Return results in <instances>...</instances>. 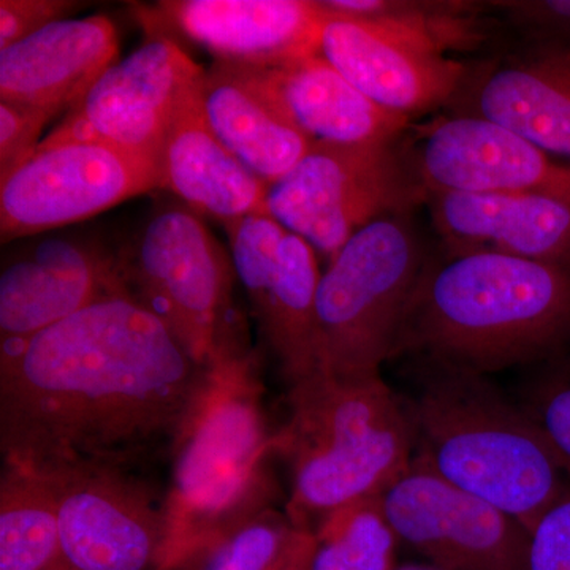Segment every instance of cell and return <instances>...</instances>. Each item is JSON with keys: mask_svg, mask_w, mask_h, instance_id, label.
<instances>
[{"mask_svg": "<svg viewBox=\"0 0 570 570\" xmlns=\"http://www.w3.org/2000/svg\"><path fill=\"white\" fill-rule=\"evenodd\" d=\"M227 66L311 146L393 142L409 124L371 102L321 55L279 66Z\"/></svg>", "mask_w": 570, "mask_h": 570, "instance_id": "cell-17", "label": "cell"}, {"mask_svg": "<svg viewBox=\"0 0 570 570\" xmlns=\"http://www.w3.org/2000/svg\"><path fill=\"white\" fill-rule=\"evenodd\" d=\"M223 227L230 243L235 275L249 296L255 316L275 283L281 245L287 230L269 214H250Z\"/></svg>", "mask_w": 570, "mask_h": 570, "instance_id": "cell-27", "label": "cell"}, {"mask_svg": "<svg viewBox=\"0 0 570 570\" xmlns=\"http://www.w3.org/2000/svg\"><path fill=\"white\" fill-rule=\"evenodd\" d=\"M393 570H444L439 569L436 566L433 564H404V566H396Z\"/></svg>", "mask_w": 570, "mask_h": 570, "instance_id": "cell-34", "label": "cell"}, {"mask_svg": "<svg viewBox=\"0 0 570 570\" xmlns=\"http://www.w3.org/2000/svg\"><path fill=\"white\" fill-rule=\"evenodd\" d=\"M400 542L444 570H530V531L412 460L382 494Z\"/></svg>", "mask_w": 570, "mask_h": 570, "instance_id": "cell-11", "label": "cell"}, {"mask_svg": "<svg viewBox=\"0 0 570 570\" xmlns=\"http://www.w3.org/2000/svg\"><path fill=\"white\" fill-rule=\"evenodd\" d=\"M204 75L176 41L156 37L105 70L40 142L100 141L157 164L179 105Z\"/></svg>", "mask_w": 570, "mask_h": 570, "instance_id": "cell-10", "label": "cell"}, {"mask_svg": "<svg viewBox=\"0 0 570 570\" xmlns=\"http://www.w3.org/2000/svg\"><path fill=\"white\" fill-rule=\"evenodd\" d=\"M456 97L463 99L461 116L497 124L570 160V47H528L468 71Z\"/></svg>", "mask_w": 570, "mask_h": 570, "instance_id": "cell-19", "label": "cell"}, {"mask_svg": "<svg viewBox=\"0 0 570 570\" xmlns=\"http://www.w3.org/2000/svg\"><path fill=\"white\" fill-rule=\"evenodd\" d=\"M160 187L159 167L100 141L39 145L0 179L2 243L81 223Z\"/></svg>", "mask_w": 570, "mask_h": 570, "instance_id": "cell-9", "label": "cell"}, {"mask_svg": "<svg viewBox=\"0 0 570 570\" xmlns=\"http://www.w3.org/2000/svg\"><path fill=\"white\" fill-rule=\"evenodd\" d=\"M118 261L130 295L198 365L247 354L234 317V264L202 216L184 205L157 208Z\"/></svg>", "mask_w": 570, "mask_h": 570, "instance_id": "cell-6", "label": "cell"}, {"mask_svg": "<svg viewBox=\"0 0 570 570\" xmlns=\"http://www.w3.org/2000/svg\"><path fill=\"white\" fill-rule=\"evenodd\" d=\"M307 532L296 528L287 512L268 508L175 564L184 570H281L299 549Z\"/></svg>", "mask_w": 570, "mask_h": 570, "instance_id": "cell-26", "label": "cell"}, {"mask_svg": "<svg viewBox=\"0 0 570 570\" xmlns=\"http://www.w3.org/2000/svg\"><path fill=\"white\" fill-rule=\"evenodd\" d=\"M198 102L214 137L268 187L309 151L311 142L227 63L214 61L205 70Z\"/></svg>", "mask_w": 570, "mask_h": 570, "instance_id": "cell-22", "label": "cell"}, {"mask_svg": "<svg viewBox=\"0 0 570 570\" xmlns=\"http://www.w3.org/2000/svg\"><path fill=\"white\" fill-rule=\"evenodd\" d=\"M483 376L431 365L417 395L403 403L414 460L531 531L569 475L530 414Z\"/></svg>", "mask_w": 570, "mask_h": 570, "instance_id": "cell-3", "label": "cell"}, {"mask_svg": "<svg viewBox=\"0 0 570 570\" xmlns=\"http://www.w3.org/2000/svg\"><path fill=\"white\" fill-rule=\"evenodd\" d=\"M118 50L108 18L52 22L0 51V102L69 112L116 62Z\"/></svg>", "mask_w": 570, "mask_h": 570, "instance_id": "cell-20", "label": "cell"}, {"mask_svg": "<svg viewBox=\"0 0 570 570\" xmlns=\"http://www.w3.org/2000/svg\"><path fill=\"white\" fill-rule=\"evenodd\" d=\"M426 197L414 164L397 151L395 141L313 145L268 187L266 212L328 264L367 224L407 213Z\"/></svg>", "mask_w": 570, "mask_h": 570, "instance_id": "cell-8", "label": "cell"}, {"mask_svg": "<svg viewBox=\"0 0 570 570\" xmlns=\"http://www.w3.org/2000/svg\"><path fill=\"white\" fill-rule=\"evenodd\" d=\"M156 13L217 62L268 67L321 55L325 13L314 0H167Z\"/></svg>", "mask_w": 570, "mask_h": 570, "instance_id": "cell-16", "label": "cell"}, {"mask_svg": "<svg viewBox=\"0 0 570 570\" xmlns=\"http://www.w3.org/2000/svg\"><path fill=\"white\" fill-rule=\"evenodd\" d=\"M426 262L407 213L367 224L337 250L317 288L330 376H381Z\"/></svg>", "mask_w": 570, "mask_h": 570, "instance_id": "cell-7", "label": "cell"}, {"mask_svg": "<svg viewBox=\"0 0 570 570\" xmlns=\"http://www.w3.org/2000/svg\"><path fill=\"white\" fill-rule=\"evenodd\" d=\"M82 6L75 0H0V51L67 20Z\"/></svg>", "mask_w": 570, "mask_h": 570, "instance_id": "cell-31", "label": "cell"}, {"mask_svg": "<svg viewBox=\"0 0 570 570\" xmlns=\"http://www.w3.org/2000/svg\"><path fill=\"white\" fill-rule=\"evenodd\" d=\"M198 86L179 105L165 135L157 163L160 187L181 198L190 212L223 225L250 214H268V186L208 129L198 102Z\"/></svg>", "mask_w": 570, "mask_h": 570, "instance_id": "cell-21", "label": "cell"}, {"mask_svg": "<svg viewBox=\"0 0 570 570\" xmlns=\"http://www.w3.org/2000/svg\"><path fill=\"white\" fill-rule=\"evenodd\" d=\"M530 570H570V483L530 531Z\"/></svg>", "mask_w": 570, "mask_h": 570, "instance_id": "cell-30", "label": "cell"}, {"mask_svg": "<svg viewBox=\"0 0 570 570\" xmlns=\"http://www.w3.org/2000/svg\"><path fill=\"white\" fill-rule=\"evenodd\" d=\"M58 505L50 482L3 468L0 479V570H51L62 562Z\"/></svg>", "mask_w": 570, "mask_h": 570, "instance_id": "cell-24", "label": "cell"}, {"mask_svg": "<svg viewBox=\"0 0 570 570\" xmlns=\"http://www.w3.org/2000/svg\"><path fill=\"white\" fill-rule=\"evenodd\" d=\"M487 9L528 47H570V0H499L487 2Z\"/></svg>", "mask_w": 570, "mask_h": 570, "instance_id": "cell-28", "label": "cell"}, {"mask_svg": "<svg viewBox=\"0 0 570 570\" xmlns=\"http://www.w3.org/2000/svg\"><path fill=\"white\" fill-rule=\"evenodd\" d=\"M411 160L426 193H527L570 206V160L474 116L431 124Z\"/></svg>", "mask_w": 570, "mask_h": 570, "instance_id": "cell-15", "label": "cell"}, {"mask_svg": "<svg viewBox=\"0 0 570 570\" xmlns=\"http://www.w3.org/2000/svg\"><path fill=\"white\" fill-rule=\"evenodd\" d=\"M434 227L450 255L489 253L570 269V206L527 193L431 190Z\"/></svg>", "mask_w": 570, "mask_h": 570, "instance_id": "cell-18", "label": "cell"}, {"mask_svg": "<svg viewBox=\"0 0 570 570\" xmlns=\"http://www.w3.org/2000/svg\"><path fill=\"white\" fill-rule=\"evenodd\" d=\"M524 411L570 478V374L546 385Z\"/></svg>", "mask_w": 570, "mask_h": 570, "instance_id": "cell-32", "label": "cell"}, {"mask_svg": "<svg viewBox=\"0 0 570 570\" xmlns=\"http://www.w3.org/2000/svg\"><path fill=\"white\" fill-rule=\"evenodd\" d=\"M52 118L56 116L43 108L0 102V179L36 153L41 130Z\"/></svg>", "mask_w": 570, "mask_h": 570, "instance_id": "cell-29", "label": "cell"}, {"mask_svg": "<svg viewBox=\"0 0 570 570\" xmlns=\"http://www.w3.org/2000/svg\"><path fill=\"white\" fill-rule=\"evenodd\" d=\"M288 406L276 455L291 466L285 512L299 530H313L343 505L382 497L411 468L406 409L381 376L325 373L288 390Z\"/></svg>", "mask_w": 570, "mask_h": 570, "instance_id": "cell-4", "label": "cell"}, {"mask_svg": "<svg viewBox=\"0 0 570 570\" xmlns=\"http://www.w3.org/2000/svg\"><path fill=\"white\" fill-rule=\"evenodd\" d=\"M311 542H313V539H311V532H307L306 539L303 540L299 549L295 551L291 561L281 570H309Z\"/></svg>", "mask_w": 570, "mask_h": 570, "instance_id": "cell-33", "label": "cell"}, {"mask_svg": "<svg viewBox=\"0 0 570 570\" xmlns=\"http://www.w3.org/2000/svg\"><path fill=\"white\" fill-rule=\"evenodd\" d=\"M324 13L322 58L384 110L411 119L452 102L466 80V66L419 26Z\"/></svg>", "mask_w": 570, "mask_h": 570, "instance_id": "cell-13", "label": "cell"}, {"mask_svg": "<svg viewBox=\"0 0 570 570\" xmlns=\"http://www.w3.org/2000/svg\"><path fill=\"white\" fill-rule=\"evenodd\" d=\"M43 479L55 493L62 558L71 570L163 568L167 502H157L135 472L91 469Z\"/></svg>", "mask_w": 570, "mask_h": 570, "instance_id": "cell-12", "label": "cell"}, {"mask_svg": "<svg viewBox=\"0 0 570 570\" xmlns=\"http://www.w3.org/2000/svg\"><path fill=\"white\" fill-rule=\"evenodd\" d=\"M157 570H184V569L181 568V566L170 564V566H164V568H160Z\"/></svg>", "mask_w": 570, "mask_h": 570, "instance_id": "cell-35", "label": "cell"}, {"mask_svg": "<svg viewBox=\"0 0 570 570\" xmlns=\"http://www.w3.org/2000/svg\"><path fill=\"white\" fill-rule=\"evenodd\" d=\"M130 295L118 254L78 235L32 236L3 255L0 336L36 335L104 298Z\"/></svg>", "mask_w": 570, "mask_h": 570, "instance_id": "cell-14", "label": "cell"}, {"mask_svg": "<svg viewBox=\"0 0 570 570\" xmlns=\"http://www.w3.org/2000/svg\"><path fill=\"white\" fill-rule=\"evenodd\" d=\"M209 371L208 389L174 452L165 566L273 508L268 463L276 433L266 426L253 358L235 356Z\"/></svg>", "mask_w": 570, "mask_h": 570, "instance_id": "cell-5", "label": "cell"}, {"mask_svg": "<svg viewBox=\"0 0 570 570\" xmlns=\"http://www.w3.org/2000/svg\"><path fill=\"white\" fill-rule=\"evenodd\" d=\"M198 365L132 295L100 299L0 351L3 468L50 478L134 472L170 452L208 389Z\"/></svg>", "mask_w": 570, "mask_h": 570, "instance_id": "cell-1", "label": "cell"}, {"mask_svg": "<svg viewBox=\"0 0 570 570\" xmlns=\"http://www.w3.org/2000/svg\"><path fill=\"white\" fill-rule=\"evenodd\" d=\"M570 336V269L508 255L426 262L395 352L472 373L530 363Z\"/></svg>", "mask_w": 570, "mask_h": 570, "instance_id": "cell-2", "label": "cell"}, {"mask_svg": "<svg viewBox=\"0 0 570 570\" xmlns=\"http://www.w3.org/2000/svg\"><path fill=\"white\" fill-rule=\"evenodd\" d=\"M51 570H71L69 568V566L66 564V562H59L58 566H56V568H52Z\"/></svg>", "mask_w": 570, "mask_h": 570, "instance_id": "cell-36", "label": "cell"}, {"mask_svg": "<svg viewBox=\"0 0 570 570\" xmlns=\"http://www.w3.org/2000/svg\"><path fill=\"white\" fill-rule=\"evenodd\" d=\"M311 532L309 570H393L400 539L382 497L326 513Z\"/></svg>", "mask_w": 570, "mask_h": 570, "instance_id": "cell-25", "label": "cell"}, {"mask_svg": "<svg viewBox=\"0 0 570 570\" xmlns=\"http://www.w3.org/2000/svg\"><path fill=\"white\" fill-rule=\"evenodd\" d=\"M318 255L298 235H285L275 283L255 314L288 390L326 373L317 321Z\"/></svg>", "mask_w": 570, "mask_h": 570, "instance_id": "cell-23", "label": "cell"}]
</instances>
